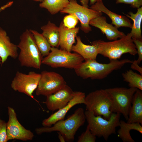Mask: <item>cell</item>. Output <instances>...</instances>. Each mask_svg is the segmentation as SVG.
I'll use <instances>...</instances> for the list:
<instances>
[{
	"label": "cell",
	"instance_id": "1",
	"mask_svg": "<svg viewBox=\"0 0 142 142\" xmlns=\"http://www.w3.org/2000/svg\"><path fill=\"white\" fill-rule=\"evenodd\" d=\"M132 61L128 59L111 60L109 63L103 64L96 60H87L74 69L77 75L83 79L101 80L114 71L120 69L125 64L131 63Z\"/></svg>",
	"mask_w": 142,
	"mask_h": 142
},
{
	"label": "cell",
	"instance_id": "2",
	"mask_svg": "<svg viewBox=\"0 0 142 142\" xmlns=\"http://www.w3.org/2000/svg\"><path fill=\"white\" fill-rule=\"evenodd\" d=\"M86 120L83 109L79 108L75 110L73 114L69 115L66 119L57 121L53 126L37 128L35 131L38 135L57 131L62 135L65 141H72L77 131L84 124Z\"/></svg>",
	"mask_w": 142,
	"mask_h": 142
},
{
	"label": "cell",
	"instance_id": "3",
	"mask_svg": "<svg viewBox=\"0 0 142 142\" xmlns=\"http://www.w3.org/2000/svg\"><path fill=\"white\" fill-rule=\"evenodd\" d=\"M92 44L97 47L98 54L108 58L110 60H118L125 53L134 56L137 54L130 33L118 40L105 42L99 39L93 41Z\"/></svg>",
	"mask_w": 142,
	"mask_h": 142
},
{
	"label": "cell",
	"instance_id": "4",
	"mask_svg": "<svg viewBox=\"0 0 142 142\" xmlns=\"http://www.w3.org/2000/svg\"><path fill=\"white\" fill-rule=\"evenodd\" d=\"M17 46L20 50L18 58L21 65L40 69L43 57L29 29H26L21 35Z\"/></svg>",
	"mask_w": 142,
	"mask_h": 142
},
{
	"label": "cell",
	"instance_id": "5",
	"mask_svg": "<svg viewBox=\"0 0 142 142\" xmlns=\"http://www.w3.org/2000/svg\"><path fill=\"white\" fill-rule=\"evenodd\" d=\"M87 120L91 132L98 137H103L107 140L110 135L116 133V128L119 126L121 114L113 113L108 120L101 116H95L92 111H85Z\"/></svg>",
	"mask_w": 142,
	"mask_h": 142
},
{
	"label": "cell",
	"instance_id": "6",
	"mask_svg": "<svg viewBox=\"0 0 142 142\" xmlns=\"http://www.w3.org/2000/svg\"><path fill=\"white\" fill-rule=\"evenodd\" d=\"M84 59L76 53L51 47L49 54L43 58L42 64L53 68L74 69L79 66Z\"/></svg>",
	"mask_w": 142,
	"mask_h": 142
},
{
	"label": "cell",
	"instance_id": "7",
	"mask_svg": "<svg viewBox=\"0 0 142 142\" xmlns=\"http://www.w3.org/2000/svg\"><path fill=\"white\" fill-rule=\"evenodd\" d=\"M137 89L130 87H115L105 89L110 97L111 112L122 114L127 121L133 97Z\"/></svg>",
	"mask_w": 142,
	"mask_h": 142
},
{
	"label": "cell",
	"instance_id": "8",
	"mask_svg": "<svg viewBox=\"0 0 142 142\" xmlns=\"http://www.w3.org/2000/svg\"><path fill=\"white\" fill-rule=\"evenodd\" d=\"M84 104L86 110L93 112L95 116H101L107 120L109 119L111 111L110 97L105 89L95 90L85 96Z\"/></svg>",
	"mask_w": 142,
	"mask_h": 142
},
{
	"label": "cell",
	"instance_id": "9",
	"mask_svg": "<svg viewBox=\"0 0 142 142\" xmlns=\"http://www.w3.org/2000/svg\"><path fill=\"white\" fill-rule=\"evenodd\" d=\"M60 12L62 14H72L75 16L80 21L81 29L86 33L92 31L89 24L90 21L103 14L102 12L79 4L77 0H69V4Z\"/></svg>",
	"mask_w": 142,
	"mask_h": 142
},
{
	"label": "cell",
	"instance_id": "10",
	"mask_svg": "<svg viewBox=\"0 0 142 142\" xmlns=\"http://www.w3.org/2000/svg\"><path fill=\"white\" fill-rule=\"evenodd\" d=\"M39 83L36 90L37 95L46 97L59 90L67 85L63 77L54 72L43 71Z\"/></svg>",
	"mask_w": 142,
	"mask_h": 142
},
{
	"label": "cell",
	"instance_id": "11",
	"mask_svg": "<svg viewBox=\"0 0 142 142\" xmlns=\"http://www.w3.org/2000/svg\"><path fill=\"white\" fill-rule=\"evenodd\" d=\"M40 77V73L34 71L26 74L17 71L12 81L11 87L15 91L33 98V93L37 87Z\"/></svg>",
	"mask_w": 142,
	"mask_h": 142
},
{
	"label": "cell",
	"instance_id": "12",
	"mask_svg": "<svg viewBox=\"0 0 142 142\" xmlns=\"http://www.w3.org/2000/svg\"><path fill=\"white\" fill-rule=\"evenodd\" d=\"M8 120L7 123V129L8 140L17 139L23 141L32 140L33 133L30 130L26 129L19 123L14 109L8 107Z\"/></svg>",
	"mask_w": 142,
	"mask_h": 142
},
{
	"label": "cell",
	"instance_id": "13",
	"mask_svg": "<svg viewBox=\"0 0 142 142\" xmlns=\"http://www.w3.org/2000/svg\"><path fill=\"white\" fill-rule=\"evenodd\" d=\"M74 92L67 84L55 92L46 97L44 102L48 109L53 111L65 106L73 97Z\"/></svg>",
	"mask_w": 142,
	"mask_h": 142
},
{
	"label": "cell",
	"instance_id": "14",
	"mask_svg": "<svg viewBox=\"0 0 142 142\" xmlns=\"http://www.w3.org/2000/svg\"><path fill=\"white\" fill-rule=\"evenodd\" d=\"M85 93L80 91L74 92L72 99L64 106L44 120L42 124L43 127H50L57 121L63 120L69 110L76 105L84 104L85 97Z\"/></svg>",
	"mask_w": 142,
	"mask_h": 142
},
{
	"label": "cell",
	"instance_id": "15",
	"mask_svg": "<svg viewBox=\"0 0 142 142\" xmlns=\"http://www.w3.org/2000/svg\"><path fill=\"white\" fill-rule=\"evenodd\" d=\"M89 24L100 29L103 33L105 35L107 39L110 40H117L126 35L123 32L119 31L116 27L108 23L106 17L102 16L91 20Z\"/></svg>",
	"mask_w": 142,
	"mask_h": 142
},
{
	"label": "cell",
	"instance_id": "16",
	"mask_svg": "<svg viewBox=\"0 0 142 142\" xmlns=\"http://www.w3.org/2000/svg\"><path fill=\"white\" fill-rule=\"evenodd\" d=\"M89 8L106 14L111 19V24L118 28L121 27L131 28L132 24L127 17L119 15L109 10L104 5L103 0H98Z\"/></svg>",
	"mask_w": 142,
	"mask_h": 142
},
{
	"label": "cell",
	"instance_id": "17",
	"mask_svg": "<svg viewBox=\"0 0 142 142\" xmlns=\"http://www.w3.org/2000/svg\"><path fill=\"white\" fill-rule=\"evenodd\" d=\"M18 48L12 43L6 31L0 27V57L1 64L6 62L9 57L14 59L18 57Z\"/></svg>",
	"mask_w": 142,
	"mask_h": 142
},
{
	"label": "cell",
	"instance_id": "18",
	"mask_svg": "<svg viewBox=\"0 0 142 142\" xmlns=\"http://www.w3.org/2000/svg\"><path fill=\"white\" fill-rule=\"evenodd\" d=\"M60 33L59 46L60 49L71 52L75 38L79 33V27L68 29L63 25L62 21L59 27Z\"/></svg>",
	"mask_w": 142,
	"mask_h": 142
},
{
	"label": "cell",
	"instance_id": "19",
	"mask_svg": "<svg viewBox=\"0 0 142 142\" xmlns=\"http://www.w3.org/2000/svg\"><path fill=\"white\" fill-rule=\"evenodd\" d=\"M127 122L138 123L142 124V92L139 89L133 96Z\"/></svg>",
	"mask_w": 142,
	"mask_h": 142
},
{
	"label": "cell",
	"instance_id": "20",
	"mask_svg": "<svg viewBox=\"0 0 142 142\" xmlns=\"http://www.w3.org/2000/svg\"><path fill=\"white\" fill-rule=\"evenodd\" d=\"M76 39V43L73 46L72 51L80 55L84 60H96L98 54L97 47L92 44L90 45L85 44L82 42L79 36H77Z\"/></svg>",
	"mask_w": 142,
	"mask_h": 142
},
{
	"label": "cell",
	"instance_id": "21",
	"mask_svg": "<svg viewBox=\"0 0 142 142\" xmlns=\"http://www.w3.org/2000/svg\"><path fill=\"white\" fill-rule=\"evenodd\" d=\"M42 34L47 39L51 47H59L60 33L59 27L49 21L47 24L41 27Z\"/></svg>",
	"mask_w": 142,
	"mask_h": 142
},
{
	"label": "cell",
	"instance_id": "22",
	"mask_svg": "<svg viewBox=\"0 0 142 142\" xmlns=\"http://www.w3.org/2000/svg\"><path fill=\"white\" fill-rule=\"evenodd\" d=\"M141 125L138 123H129L123 120H120L119 125L120 128L117 131L118 136L123 142H135L130 135V131L133 130L142 134Z\"/></svg>",
	"mask_w": 142,
	"mask_h": 142
},
{
	"label": "cell",
	"instance_id": "23",
	"mask_svg": "<svg viewBox=\"0 0 142 142\" xmlns=\"http://www.w3.org/2000/svg\"><path fill=\"white\" fill-rule=\"evenodd\" d=\"M133 21L130 32L132 38L142 40L141 24L142 20V7L137 9L136 13L130 12L125 15Z\"/></svg>",
	"mask_w": 142,
	"mask_h": 142
},
{
	"label": "cell",
	"instance_id": "24",
	"mask_svg": "<svg viewBox=\"0 0 142 142\" xmlns=\"http://www.w3.org/2000/svg\"><path fill=\"white\" fill-rule=\"evenodd\" d=\"M69 0H44L39 4L41 8L47 9L52 15L60 12L69 4Z\"/></svg>",
	"mask_w": 142,
	"mask_h": 142
},
{
	"label": "cell",
	"instance_id": "25",
	"mask_svg": "<svg viewBox=\"0 0 142 142\" xmlns=\"http://www.w3.org/2000/svg\"><path fill=\"white\" fill-rule=\"evenodd\" d=\"M34 38L35 42L42 56L45 57L50 52L51 47L43 35L36 30L29 29Z\"/></svg>",
	"mask_w": 142,
	"mask_h": 142
},
{
	"label": "cell",
	"instance_id": "26",
	"mask_svg": "<svg viewBox=\"0 0 142 142\" xmlns=\"http://www.w3.org/2000/svg\"><path fill=\"white\" fill-rule=\"evenodd\" d=\"M122 76L124 80L128 83L130 87L142 90V75L130 69L123 73Z\"/></svg>",
	"mask_w": 142,
	"mask_h": 142
},
{
	"label": "cell",
	"instance_id": "27",
	"mask_svg": "<svg viewBox=\"0 0 142 142\" xmlns=\"http://www.w3.org/2000/svg\"><path fill=\"white\" fill-rule=\"evenodd\" d=\"M96 136L90 131L88 125L86 130L79 136L78 142H95Z\"/></svg>",
	"mask_w": 142,
	"mask_h": 142
},
{
	"label": "cell",
	"instance_id": "28",
	"mask_svg": "<svg viewBox=\"0 0 142 142\" xmlns=\"http://www.w3.org/2000/svg\"><path fill=\"white\" fill-rule=\"evenodd\" d=\"M79 20L76 17L72 14L65 16L63 21L64 25L68 29L75 28Z\"/></svg>",
	"mask_w": 142,
	"mask_h": 142
},
{
	"label": "cell",
	"instance_id": "29",
	"mask_svg": "<svg viewBox=\"0 0 142 142\" xmlns=\"http://www.w3.org/2000/svg\"><path fill=\"white\" fill-rule=\"evenodd\" d=\"M8 140L7 129V123L0 119V142H7Z\"/></svg>",
	"mask_w": 142,
	"mask_h": 142
},
{
	"label": "cell",
	"instance_id": "30",
	"mask_svg": "<svg viewBox=\"0 0 142 142\" xmlns=\"http://www.w3.org/2000/svg\"><path fill=\"white\" fill-rule=\"evenodd\" d=\"M116 4H129L133 8H138L142 6V0H115Z\"/></svg>",
	"mask_w": 142,
	"mask_h": 142
},
{
	"label": "cell",
	"instance_id": "31",
	"mask_svg": "<svg viewBox=\"0 0 142 142\" xmlns=\"http://www.w3.org/2000/svg\"><path fill=\"white\" fill-rule=\"evenodd\" d=\"M132 39L135 45L138 54V58L137 60L139 64L142 60V40L134 38Z\"/></svg>",
	"mask_w": 142,
	"mask_h": 142
},
{
	"label": "cell",
	"instance_id": "32",
	"mask_svg": "<svg viewBox=\"0 0 142 142\" xmlns=\"http://www.w3.org/2000/svg\"><path fill=\"white\" fill-rule=\"evenodd\" d=\"M137 60L133 61L131 65L132 69L138 71L140 74L142 75V68L139 66Z\"/></svg>",
	"mask_w": 142,
	"mask_h": 142
},
{
	"label": "cell",
	"instance_id": "33",
	"mask_svg": "<svg viewBox=\"0 0 142 142\" xmlns=\"http://www.w3.org/2000/svg\"><path fill=\"white\" fill-rule=\"evenodd\" d=\"M13 3V2L10 1L7 3L5 5H3L0 8V12L7 8L10 7Z\"/></svg>",
	"mask_w": 142,
	"mask_h": 142
},
{
	"label": "cell",
	"instance_id": "34",
	"mask_svg": "<svg viewBox=\"0 0 142 142\" xmlns=\"http://www.w3.org/2000/svg\"><path fill=\"white\" fill-rule=\"evenodd\" d=\"M89 1L90 0H80V2L82 5L86 7L89 8L88 4Z\"/></svg>",
	"mask_w": 142,
	"mask_h": 142
},
{
	"label": "cell",
	"instance_id": "35",
	"mask_svg": "<svg viewBox=\"0 0 142 142\" xmlns=\"http://www.w3.org/2000/svg\"><path fill=\"white\" fill-rule=\"evenodd\" d=\"M58 139L61 142H65V139L62 135L59 132H58Z\"/></svg>",
	"mask_w": 142,
	"mask_h": 142
},
{
	"label": "cell",
	"instance_id": "36",
	"mask_svg": "<svg viewBox=\"0 0 142 142\" xmlns=\"http://www.w3.org/2000/svg\"><path fill=\"white\" fill-rule=\"evenodd\" d=\"M98 0H90V5H92L95 3Z\"/></svg>",
	"mask_w": 142,
	"mask_h": 142
},
{
	"label": "cell",
	"instance_id": "37",
	"mask_svg": "<svg viewBox=\"0 0 142 142\" xmlns=\"http://www.w3.org/2000/svg\"><path fill=\"white\" fill-rule=\"evenodd\" d=\"M36 2H43L44 0H31Z\"/></svg>",
	"mask_w": 142,
	"mask_h": 142
},
{
	"label": "cell",
	"instance_id": "38",
	"mask_svg": "<svg viewBox=\"0 0 142 142\" xmlns=\"http://www.w3.org/2000/svg\"><path fill=\"white\" fill-rule=\"evenodd\" d=\"M1 64V59L0 57V64Z\"/></svg>",
	"mask_w": 142,
	"mask_h": 142
},
{
	"label": "cell",
	"instance_id": "39",
	"mask_svg": "<svg viewBox=\"0 0 142 142\" xmlns=\"http://www.w3.org/2000/svg\"></svg>",
	"mask_w": 142,
	"mask_h": 142
}]
</instances>
